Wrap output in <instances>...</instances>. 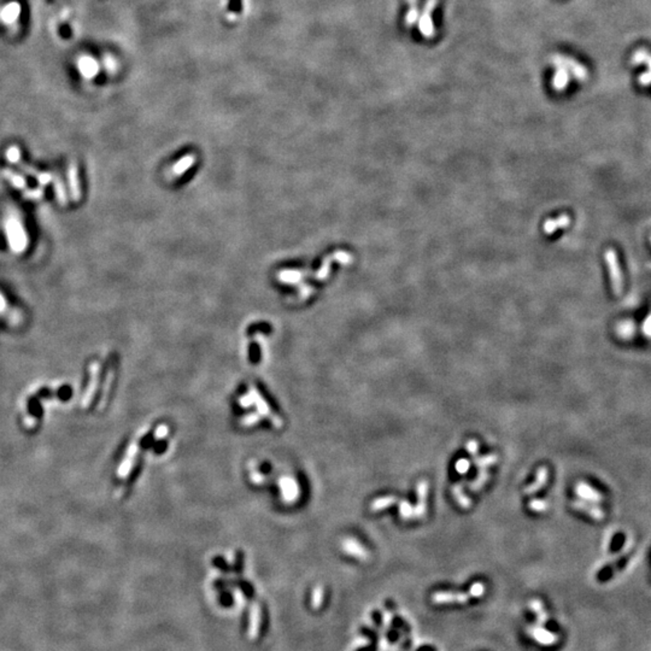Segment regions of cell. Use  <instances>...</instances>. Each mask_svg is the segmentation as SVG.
<instances>
[{"label": "cell", "instance_id": "ac0fdd59", "mask_svg": "<svg viewBox=\"0 0 651 651\" xmlns=\"http://www.w3.org/2000/svg\"><path fill=\"white\" fill-rule=\"evenodd\" d=\"M549 479V469L548 467L542 466L537 469V477L534 483H532L531 485L526 486L524 489V493L526 496H531L534 495L539 491L540 489H543L544 486L546 485V481Z\"/></svg>", "mask_w": 651, "mask_h": 651}, {"label": "cell", "instance_id": "cb8c5ba5", "mask_svg": "<svg viewBox=\"0 0 651 651\" xmlns=\"http://www.w3.org/2000/svg\"><path fill=\"white\" fill-rule=\"evenodd\" d=\"M569 82V73L563 68H556L555 75L552 77V87L555 91L562 92L567 88Z\"/></svg>", "mask_w": 651, "mask_h": 651}, {"label": "cell", "instance_id": "52a82bcc", "mask_svg": "<svg viewBox=\"0 0 651 651\" xmlns=\"http://www.w3.org/2000/svg\"><path fill=\"white\" fill-rule=\"evenodd\" d=\"M100 362L99 361H94L92 362L90 365V381L87 383V387H86L85 393H83L82 400H81V406L83 409L90 408L91 403L93 402L94 396H96V392L98 389V385H99V377H100Z\"/></svg>", "mask_w": 651, "mask_h": 651}, {"label": "cell", "instance_id": "9a60e30c", "mask_svg": "<svg viewBox=\"0 0 651 651\" xmlns=\"http://www.w3.org/2000/svg\"><path fill=\"white\" fill-rule=\"evenodd\" d=\"M77 68L85 79H93L99 73V64L91 56H82L77 62Z\"/></svg>", "mask_w": 651, "mask_h": 651}, {"label": "cell", "instance_id": "bcb514c9", "mask_svg": "<svg viewBox=\"0 0 651 651\" xmlns=\"http://www.w3.org/2000/svg\"><path fill=\"white\" fill-rule=\"evenodd\" d=\"M357 651H376L375 643H371V644L369 645V646H367V647H362V649H358Z\"/></svg>", "mask_w": 651, "mask_h": 651}, {"label": "cell", "instance_id": "1f68e13d", "mask_svg": "<svg viewBox=\"0 0 651 651\" xmlns=\"http://www.w3.org/2000/svg\"><path fill=\"white\" fill-rule=\"evenodd\" d=\"M399 515L403 520L414 519V507L405 499L399 502Z\"/></svg>", "mask_w": 651, "mask_h": 651}, {"label": "cell", "instance_id": "836d02e7", "mask_svg": "<svg viewBox=\"0 0 651 651\" xmlns=\"http://www.w3.org/2000/svg\"><path fill=\"white\" fill-rule=\"evenodd\" d=\"M531 608L533 609V610L537 613L538 619H539L540 623L546 622V620H548V615H546L545 610H544L543 604H542V602H540V600H538V599L532 600V602H531Z\"/></svg>", "mask_w": 651, "mask_h": 651}, {"label": "cell", "instance_id": "e575fe53", "mask_svg": "<svg viewBox=\"0 0 651 651\" xmlns=\"http://www.w3.org/2000/svg\"><path fill=\"white\" fill-rule=\"evenodd\" d=\"M418 16H420V13H418L417 5H416V4L411 5V7H410V9H409V11L405 15V25L409 26V27L414 26L415 23L417 22Z\"/></svg>", "mask_w": 651, "mask_h": 651}, {"label": "cell", "instance_id": "8d00e7d4", "mask_svg": "<svg viewBox=\"0 0 651 651\" xmlns=\"http://www.w3.org/2000/svg\"><path fill=\"white\" fill-rule=\"evenodd\" d=\"M392 626L394 627V629H404V631H406V633L410 632L408 623H406L400 616L393 615V617H392Z\"/></svg>", "mask_w": 651, "mask_h": 651}, {"label": "cell", "instance_id": "7a4b0ae2", "mask_svg": "<svg viewBox=\"0 0 651 651\" xmlns=\"http://www.w3.org/2000/svg\"><path fill=\"white\" fill-rule=\"evenodd\" d=\"M5 156H7V159L9 162L20 166V168L22 169L27 175H31V176L35 177L41 186H45L53 180V176L50 174V172L39 171L35 168H33V166L26 164V163L22 160V153H21L20 147L16 146V145H13V146L8 147L7 152H5Z\"/></svg>", "mask_w": 651, "mask_h": 651}, {"label": "cell", "instance_id": "7402d4cb", "mask_svg": "<svg viewBox=\"0 0 651 651\" xmlns=\"http://www.w3.org/2000/svg\"><path fill=\"white\" fill-rule=\"evenodd\" d=\"M471 593H451V592H437L433 594L432 599L436 603H453V602H467Z\"/></svg>", "mask_w": 651, "mask_h": 651}, {"label": "cell", "instance_id": "ab89813d", "mask_svg": "<svg viewBox=\"0 0 651 651\" xmlns=\"http://www.w3.org/2000/svg\"><path fill=\"white\" fill-rule=\"evenodd\" d=\"M466 449L467 451L471 454L472 457H477L478 451H479V444H478V442L474 441V439H471V441L467 442Z\"/></svg>", "mask_w": 651, "mask_h": 651}, {"label": "cell", "instance_id": "44dd1931", "mask_svg": "<svg viewBox=\"0 0 651 651\" xmlns=\"http://www.w3.org/2000/svg\"><path fill=\"white\" fill-rule=\"evenodd\" d=\"M21 15V5L19 3L13 2L10 4L5 5L4 9L2 10V20L5 25H14L17 20H19Z\"/></svg>", "mask_w": 651, "mask_h": 651}, {"label": "cell", "instance_id": "4316f807", "mask_svg": "<svg viewBox=\"0 0 651 651\" xmlns=\"http://www.w3.org/2000/svg\"><path fill=\"white\" fill-rule=\"evenodd\" d=\"M489 479H490V472L487 471V469H479L478 477L468 485L469 490L473 492L479 491V490H481L484 486H485V484L489 481Z\"/></svg>", "mask_w": 651, "mask_h": 651}, {"label": "cell", "instance_id": "6da1fadb", "mask_svg": "<svg viewBox=\"0 0 651 651\" xmlns=\"http://www.w3.org/2000/svg\"><path fill=\"white\" fill-rule=\"evenodd\" d=\"M5 233L8 243L15 254H23L28 248V236L26 228L17 216H9L5 222Z\"/></svg>", "mask_w": 651, "mask_h": 651}, {"label": "cell", "instance_id": "484cf974", "mask_svg": "<svg viewBox=\"0 0 651 651\" xmlns=\"http://www.w3.org/2000/svg\"><path fill=\"white\" fill-rule=\"evenodd\" d=\"M398 498L396 496H383V497H379L376 499H374L373 502L370 503V510L376 513V511L387 509V508L392 507L396 503H398Z\"/></svg>", "mask_w": 651, "mask_h": 651}, {"label": "cell", "instance_id": "d6986e66", "mask_svg": "<svg viewBox=\"0 0 651 651\" xmlns=\"http://www.w3.org/2000/svg\"><path fill=\"white\" fill-rule=\"evenodd\" d=\"M570 216L567 215V213H563V215H560L555 219H549L544 222L543 226V231L546 236H551L554 234L557 230H562V228L568 227L570 225Z\"/></svg>", "mask_w": 651, "mask_h": 651}, {"label": "cell", "instance_id": "60d3db41", "mask_svg": "<svg viewBox=\"0 0 651 651\" xmlns=\"http://www.w3.org/2000/svg\"><path fill=\"white\" fill-rule=\"evenodd\" d=\"M168 432H169V428H168V426H165V424H162V426H159L158 428H157V430H156V438H157V439H162V438H164V437L168 436Z\"/></svg>", "mask_w": 651, "mask_h": 651}, {"label": "cell", "instance_id": "7c38bea8", "mask_svg": "<svg viewBox=\"0 0 651 651\" xmlns=\"http://www.w3.org/2000/svg\"><path fill=\"white\" fill-rule=\"evenodd\" d=\"M0 315H3L8 320V322L13 326H20L23 322L22 313L19 309L11 308L2 292H0Z\"/></svg>", "mask_w": 651, "mask_h": 651}, {"label": "cell", "instance_id": "7bdbcfd3", "mask_svg": "<svg viewBox=\"0 0 651 651\" xmlns=\"http://www.w3.org/2000/svg\"><path fill=\"white\" fill-rule=\"evenodd\" d=\"M371 616H373V621H374V622H375V625H376V626H380V625H381V623H382V615H381V613H380L379 610L373 611V614H371Z\"/></svg>", "mask_w": 651, "mask_h": 651}, {"label": "cell", "instance_id": "ee69618b", "mask_svg": "<svg viewBox=\"0 0 651 651\" xmlns=\"http://www.w3.org/2000/svg\"><path fill=\"white\" fill-rule=\"evenodd\" d=\"M258 420H260V416H258V415H250V416H248V417L244 418L243 421H244V423L248 424V426H249V424L255 423V422H257Z\"/></svg>", "mask_w": 651, "mask_h": 651}, {"label": "cell", "instance_id": "2e32d148", "mask_svg": "<svg viewBox=\"0 0 651 651\" xmlns=\"http://www.w3.org/2000/svg\"><path fill=\"white\" fill-rule=\"evenodd\" d=\"M68 181H69L70 194L74 201H79L81 198V188H80L79 168L75 162H71L68 168Z\"/></svg>", "mask_w": 651, "mask_h": 651}, {"label": "cell", "instance_id": "603a6c76", "mask_svg": "<svg viewBox=\"0 0 651 651\" xmlns=\"http://www.w3.org/2000/svg\"><path fill=\"white\" fill-rule=\"evenodd\" d=\"M260 621H261V608L257 603L252 605L251 611H250V638L256 639L258 635V629H260Z\"/></svg>", "mask_w": 651, "mask_h": 651}, {"label": "cell", "instance_id": "4dcf8cb0", "mask_svg": "<svg viewBox=\"0 0 651 651\" xmlns=\"http://www.w3.org/2000/svg\"><path fill=\"white\" fill-rule=\"evenodd\" d=\"M53 181H55L56 197H57L59 204H61V205H67L68 204V197H67V191H65L63 181H62V179L59 176L53 177Z\"/></svg>", "mask_w": 651, "mask_h": 651}, {"label": "cell", "instance_id": "5b68a950", "mask_svg": "<svg viewBox=\"0 0 651 651\" xmlns=\"http://www.w3.org/2000/svg\"><path fill=\"white\" fill-rule=\"evenodd\" d=\"M2 175L11 183V185L16 187L17 189H22L23 195H25L27 199H31V200H39V199L43 198L44 195L43 188L28 189L27 188V182L25 177H23L22 175L17 174V172H15L14 170H11V169H8V168L3 169Z\"/></svg>", "mask_w": 651, "mask_h": 651}, {"label": "cell", "instance_id": "5bb4252c", "mask_svg": "<svg viewBox=\"0 0 651 651\" xmlns=\"http://www.w3.org/2000/svg\"><path fill=\"white\" fill-rule=\"evenodd\" d=\"M575 493L579 496V497L584 499V501L593 502V503H600V502H603V499H604L602 493L597 491L596 489H593L592 486H590L588 484L585 483V481H579V483L576 484Z\"/></svg>", "mask_w": 651, "mask_h": 651}, {"label": "cell", "instance_id": "277c9868", "mask_svg": "<svg viewBox=\"0 0 651 651\" xmlns=\"http://www.w3.org/2000/svg\"><path fill=\"white\" fill-rule=\"evenodd\" d=\"M604 260L609 269V275H610V282H611V287H613L614 294L615 296H620L621 292H622L623 280H622V273H621L620 263H619V257H617L615 250L613 249L605 250Z\"/></svg>", "mask_w": 651, "mask_h": 651}, {"label": "cell", "instance_id": "7dc6e473", "mask_svg": "<svg viewBox=\"0 0 651 651\" xmlns=\"http://www.w3.org/2000/svg\"><path fill=\"white\" fill-rule=\"evenodd\" d=\"M417 651H436V649L433 646H430V645H424V646H421Z\"/></svg>", "mask_w": 651, "mask_h": 651}, {"label": "cell", "instance_id": "ba28073f", "mask_svg": "<svg viewBox=\"0 0 651 651\" xmlns=\"http://www.w3.org/2000/svg\"><path fill=\"white\" fill-rule=\"evenodd\" d=\"M551 63L554 64L556 68H563V69H566L569 74H572L576 80H579V81H584V80L587 77L586 69H585L581 64H579L578 62H575L574 59L572 58L564 57V56H561V55H555L551 57Z\"/></svg>", "mask_w": 651, "mask_h": 651}, {"label": "cell", "instance_id": "f35d334b", "mask_svg": "<svg viewBox=\"0 0 651 651\" xmlns=\"http://www.w3.org/2000/svg\"><path fill=\"white\" fill-rule=\"evenodd\" d=\"M322 600H323V588L321 586H317L316 588H315L314 600H313V604H314L315 608L319 609L321 606V604H322Z\"/></svg>", "mask_w": 651, "mask_h": 651}, {"label": "cell", "instance_id": "b9f144b4", "mask_svg": "<svg viewBox=\"0 0 651 651\" xmlns=\"http://www.w3.org/2000/svg\"><path fill=\"white\" fill-rule=\"evenodd\" d=\"M398 638H399V634H398V632L394 628L389 629V631L387 632V639L389 641H391V643H394V641H397Z\"/></svg>", "mask_w": 651, "mask_h": 651}, {"label": "cell", "instance_id": "8fae6325", "mask_svg": "<svg viewBox=\"0 0 651 651\" xmlns=\"http://www.w3.org/2000/svg\"><path fill=\"white\" fill-rule=\"evenodd\" d=\"M341 546L346 554L357 557L362 561H367L370 557L369 551L361 543H358L355 538H345L344 542L341 543Z\"/></svg>", "mask_w": 651, "mask_h": 651}, {"label": "cell", "instance_id": "30bf717a", "mask_svg": "<svg viewBox=\"0 0 651 651\" xmlns=\"http://www.w3.org/2000/svg\"><path fill=\"white\" fill-rule=\"evenodd\" d=\"M416 492H417V504L414 508V519H423L427 515L428 483L426 480H421L417 484Z\"/></svg>", "mask_w": 651, "mask_h": 651}, {"label": "cell", "instance_id": "74e56055", "mask_svg": "<svg viewBox=\"0 0 651 651\" xmlns=\"http://www.w3.org/2000/svg\"><path fill=\"white\" fill-rule=\"evenodd\" d=\"M469 593H471L472 597H480L485 593V585L481 584V582H475L474 585H472L471 590H469Z\"/></svg>", "mask_w": 651, "mask_h": 651}, {"label": "cell", "instance_id": "d4e9b609", "mask_svg": "<svg viewBox=\"0 0 651 651\" xmlns=\"http://www.w3.org/2000/svg\"><path fill=\"white\" fill-rule=\"evenodd\" d=\"M451 491H453V496L455 497V499H456V502L459 503L461 508H463V509H468V508L472 507V499L469 498L468 496H466V493L463 492V481H461V483L454 485L453 489H451Z\"/></svg>", "mask_w": 651, "mask_h": 651}, {"label": "cell", "instance_id": "e0dca14e", "mask_svg": "<svg viewBox=\"0 0 651 651\" xmlns=\"http://www.w3.org/2000/svg\"><path fill=\"white\" fill-rule=\"evenodd\" d=\"M572 507L574 508L575 510H579L581 511V513L587 514L588 516L592 517L594 520H598V521L604 519L605 516L604 511L600 509L599 507L588 503L586 501H579V499H575V501L572 502Z\"/></svg>", "mask_w": 651, "mask_h": 651}, {"label": "cell", "instance_id": "9c48e42d", "mask_svg": "<svg viewBox=\"0 0 651 651\" xmlns=\"http://www.w3.org/2000/svg\"><path fill=\"white\" fill-rule=\"evenodd\" d=\"M139 451V444L138 443L133 442L132 444L129 445V448L127 449V453L124 455L123 460H122L120 467L117 469V477L120 479H127L129 477L130 472H132L133 467L135 465V459L136 455H138Z\"/></svg>", "mask_w": 651, "mask_h": 651}, {"label": "cell", "instance_id": "4fadbf2b", "mask_svg": "<svg viewBox=\"0 0 651 651\" xmlns=\"http://www.w3.org/2000/svg\"><path fill=\"white\" fill-rule=\"evenodd\" d=\"M628 560H629V556L625 555V556H622V557L617 558V560L615 562H613V563L605 566L604 568H603L598 573V574H597V580H598V581H606V580H609V579H611L615 574H617V573L621 572V570L623 569V567L626 566Z\"/></svg>", "mask_w": 651, "mask_h": 651}, {"label": "cell", "instance_id": "ffe728a7", "mask_svg": "<svg viewBox=\"0 0 651 651\" xmlns=\"http://www.w3.org/2000/svg\"><path fill=\"white\" fill-rule=\"evenodd\" d=\"M281 489H282V496L286 501H296L297 497H298L299 493V487L297 485V481L292 479V478H282L281 481Z\"/></svg>", "mask_w": 651, "mask_h": 651}, {"label": "cell", "instance_id": "83f0119b", "mask_svg": "<svg viewBox=\"0 0 651 651\" xmlns=\"http://www.w3.org/2000/svg\"><path fill=\"white\" fill-rule=\"evenodd\" d=\"M114 379H115V368H111V369L109 370L108 375H106L105 383H104L102 399H100V403H99V410H103L104 408H105L106 402H108L110 389H111V385H112V382H114Z\"/></svg>", "mask_w": 651, "mask_h": 651}, {"label": "cell", "instance_id": "f6af8a7d", "mask_svg": "<svg viewBox=\"0 0 651 651\" xmlns=\"http://www.w3.org/2000/svg\"><path fill=\"white\" fill-rule=\"evenodd\" d=\"M252 402H254V399H252L251 394H248V396L243 397L242 399H240V404H243V406H250Z\"/></svg>", "mask_w": 651, "mask_h": 651}, {"label": "cell", "instance_id": "d6a6232c", "mask_svg": "<svg viewBox=\"0 0 651 651\" xmlns=\"http://www.w3.org/2000/svg\"><path fill=\"white\" fill-rule=\"evenodd\" d=\"M528 509L532 511H536V513H544L549 509V503L545 501V499H532V501L528 502Z\"/></svg>", "mask_w": 651, "mask_h": 651}, {"label": "cell", "instance_id": "8992f818", "mask_svg": "<svg viewBox=\"0 0 651 651\" xmlns=\"http://www.w3.org/2000/svg\"><path fill=\"white\" fill-rule=\"evenodd\" d=\"M437 4H438V0H427L426 4H424L423 10L420 14L417 20V25H418V31L424 38L430 39L436 35V28H434V23L432 20V13L433 10L436 9Z\"/></svg>", "mask_w": 651, "mask_h": 651}, {"label": "cell", "instance_id": "3957f363", "mask_svg": "<svg viewBox=\"0 0 651 651\" xmlns=\"http://www.w3.org/2000/svg\"><path fill=\"white\" fill-rule=\"evenodd\" d=\"M221 17L231 26L239 25L248 11V0H221Z\"/></svg>", "mask_w": 651, "mask_h": 651}, {"label": "cell", "instance_id": "d590c367", "mask_svg": "<svg viewBox=\"0 0 651 651\" xmlns=\"http://www.w3.org/2000/svg\"><path fill=\"white\" fill-rule=\"evenodd\" d=\"M469 468H471V461L467 459H460L456 462V465H455V469L460 474H466L469 471Z\"/></svg>", "mask_w": 651, "mask_h": 651}, {"label": "cell", "instance_id": "f1b7e54d", "mask_svg": "<svg viewBox=\"0 0 651 651\" xmlns=\"http://www.w3.org/2000/svg\"><path fill=\"white\" fill-rule=\"evenodd\" d=\"M533 635L538 641H540V643L545 645L554 644L555 641L557 640V637H556L554 633L546 631V629L542 628V627H537V628H534Z\"/></svg>", "mask_w": 651, "mask_h": 651}, {"label": "cell", "instance_id": "f546056e", "mask_svg": "<svg viewBox=\"0 0 651 651\" xmlns=\"http://www.w3.org/2000/svg\"><path fill=\"white\" fill-rule=\"evenodd\" d=\"M498 461V456L496 454H490L483 457H474V465L479 469H487L489 467L496 465Z\"/></svg>", "mask_w": 651, "mask_h": 651}]
</instances>
